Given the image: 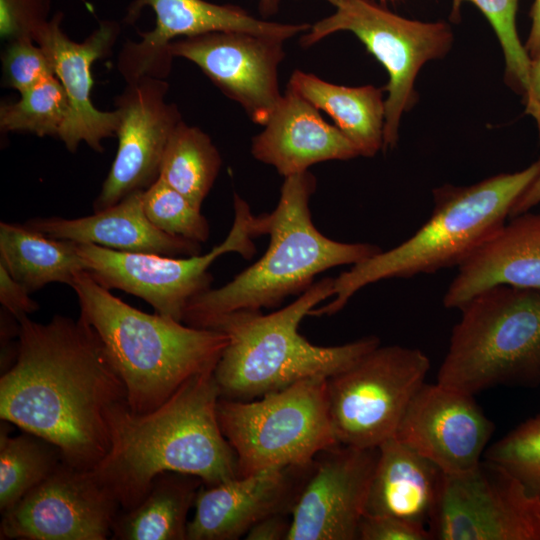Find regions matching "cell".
Returning <instances> with one entry per match:
<instances>
[{
  "label": "cell",
  "instance_id": "obj_19",
  "mask_svg": "<svg viewBox=\"0 0 540 540\" xmlns=\"http://www.w3.org/2000/svg\"><path fill=\"white\" fill-rule=\"evenodd\" d=\"M62 20L63 13H55L34 37L69 100V112L58 137L70 152H76L81 142L103 152L102 141L116 136L120 116L117 109L100 111L93 105L92 65L111 52L121 27L114 20H101L84 41L74 42L63 32Z\"/></svg>",
  "mask_w": 540,
  "mask_h": 540
},
{
  "label": "cell",
  "instance_id": "obj_5",
  "mask_svg": "<svg viewBox=\"0 0 540 540\" xmlns=\"http://www.w3.org/2000/svg\"><path fill=\"white\" fill-rule=\"evenodd\" d=\"M539 174L540 158L517 172L469 186L434 189L431 216L414 235L340 273L334 278L333 300L309 315L336 314L355 293L378 281L458 267L506 222L518 198Z\"/></svg>",
  "mask_w": 540,
  "mask_h": 540
},
{
  "label": "cell",
  "instance_id": "obj_13",
  "mask_svg": "<svg viewBox=\"0 0 540 540\" xmlns=\"http://www.w3.org/2000/svg\"><path fill=\"white\" fill-rule=\"evenodd\" d=\"M120 510L118 500L92 470L63 461L2 513L0 539L106 540Z\"/></svg>",
  "mask_w": 540,
  "mask_h": 540
},
{
  "label": "cell",
  "instance_id": "obj_41",
  "mask_svg": "<svg viewBox=\"0 0 540 540\" xmlns=\"http://www.w3.org/2000/svg\"><path fill=\"white\" fill-rule=\"evenodd\" d=\"M540 203V174L530 184V186L524 191V193L518 198L514 204L510 218L521 213L530 211L533 207Z\"/></svg>",
  "mask_w": 540,
  "mask_h": 540
},
{
  "label": "cell",
  "instance_id": "obj_26",
  "mask_svg": "<svg viewBox=\"0 0 540 540\" xmlns=\"http://www.w3.org/2000/svg\"><path fill=\"white\" fill-rule=\"evenodd\" d=\"M202 485L189 474L156 475L135 506L119 511L110 539L187 540L188 514Z\"/></svg>",
  "mask_w": 540,
  "mask_h": 540
},
{
  "label": "cell",
  "instance_id": "obj_38",
  "mask_svg": "<svg viewBox=\"0 0 540 540\" xmlns=\"http://www.w3.org/2000/svg\"><path fill=\"white\" fill-rule=\"evenodd\" d=\"M291 514L270 515L257 522L245 535L247 540H287Z\"/></svg>",
  "mask_w": 540,
  "mask_h": 540
},
{
  "label": "cell",
  "instance_id": "obj_42",
  "mask_svg": "<svg viewBox=\"0 0 540 540\" xmlns=\"http://www.w3.org/2000/svg\"><path fill=\"white\" fill-rule=\"evenodd\" d=\"M280 0H259V10L265 17L276 14L279 10Z\"/></svg>",
  "mask_w": 540,
  "mask_h": 540
},
{
  "label": "cell",
  "instance_id": "obj_36",
  "mask_svg": "<svg viewBox=\"0 0 540 540\" xmlns=\"http://www.w3.org/2000/svg\"><path fill=\"white\" fill-rule=\"evenodd\" d=\"M359 540H430L424 525L395 517L363 515L358 527Z\"/></svg>",
  "mask_w": 540,
  "mask_h": 540
},
{
  "label": "cell",
  "instance_id": "obj_34",
  "mask_svg": "<svg viewBox=\"0 0 540 540\" xmlns=\"http://www.w3.org/2000/svg\"><path fill=\"white\" fill-rule=\"evenodd\" d=\"M3 85L22 93L55 76L44 50L33 39L9 41L2 55Z\"/></svg>",
  "mask_w": 540,
  "mask_h": 540
},
{
  "label": "cell",
  "instance_id": "obj_6",
  "mask_svg": "<svg viewBox=\"0 0 540 540\" xmlns=\"http://www.w3.org/2000/svg\"><path fill=\"white\" fill-rule=\"evenodd\" d=\"M334 278L314 282L296 300L269 314L235 311L204 328L223 332L228 343L214 376L223 398L252 400L303 379L331 377L380 345L376 336L336 346H319L298 331L305 316L333 296Z\"/></svg>",
  "mask_w": 540,
  "mask_h": 540
},
{
  "label": "cell",
  "instance_id": "obj_3",
  "mask_svg": "<svg viewBox=\"0 0 540 540\" xmlns=\"http://www.w3.org/2000/svg\"><path fill=\"white\" fill-rule=\"evenodd\" d=\"M82 317L98 334L137 414L166 402L186 381L215 369L228 337L158 313L148 314L113 295L88 271L71 285Z\"/></svg>",
  "mask_w": 540,
  "mask_h": 540
},
{
  "label": "cell",
  "instance_id": "obj_4",
  "mask_svg": "<svg viewBox=\"0 0 540 540\" xmlns=\"http://www.w3.org/2000/svg\"><path fill=\"white\" fill-rule=\"evenodd\" d=\"M315 189L316 178L309 171L285 178L276 208L265 214L270 236L266 252L225 285L192 298L183 323L204 328L224 314L277 307L288 296L306 291L318 274L357 264L382 251L374 244L345 243L324 236L310 212Z\"/></svg>",
  "mask_w": 540,
  "mask_h": 540
},
{
  "label": "cell",
  "instance_id": "obj_39",
  "mask_svg": "<svg viewBox=\"0 0 540 540\" xmlns=\"http://www.w3.org/2000/svg\"><path fill=\"white\" fill-rule=\"evenodd\" d=\"M525 111L535 121L540 139V56L531 59L524 93Z\"/></svg>",
  "mask_w": 540,
  "mask_h": 540
},
{
  "label": "cell",
  "instance_id": "obj_16",
  "mask_svg": "<svg viewBox=\"0 0 540 540\" xmlns=\"http://www.w3.org/2000/svg\"><path fill=\"white\" fill-rule=\"evenodd\" d=\"M168 89L165 79L144 76L126 83L115 99L120 116L118 148L93 203L94 212L147 189L158 179L168 140L182 121L178 107L166 101Z\"/></svg>",
  "mask_w": 540,
  "mask_h": 540
},
{
  "label": "cell",
  "instance_id": "obj_2",
  "mask_svg": "<svg viewBox=\"0 0 540 540\" xmlns=\"http://www.w3.org/2000/svg\"><path fill=\"white\" fill-rule=\"evenodd\" d=\"M214 370L193 376L152 411L137 414L125 402L109 413L110 449L92 471L121 509L135 506L163 472L193 475L205 486L238 476L218 422Z\"/></svg>",
  "mask_w": 540,
  "mask_h": 540
},
{
  "label": "cell",
  "instance_id": "obj_17",
  "mask_svg": "<svg viewBox=\"0 0 540 540\" xmlns=\"http://www.w3.org/2000/svg\"><path fill=\"white\" fill-rule=\"evenodd\" d=\"M378 448L336 444L320 452L291 512L287 540H355Z\"/></svg>",
  "mask_w": 540,
  "mask_h": 540
},
{
  "label": "cell",
  "instance_id": "obj_8",
  "mask_svg": "<svg viewBox=\"0 0 540 540\" xmlns=\"http://www.w3.org/2000/svg\"><path fill=\"white\" fill-rule=\"evenodd\" d=\"M327 380L323 376L303 379L252 400L220 396L218 422L236 454L238 476L307 465L338 444Z\"/></svg>",
  "mask_w": 540,
  "mask_h": 540
},
{
  "label": "cell",
  "instance_id": "obj_43",
  "mask_svg": "<svg viewBox=\"0 0 540 540\" xmlns=\"http://www.w3.org/2000/svg\"><path fill=\"white\" fill-rule=\"evenodd\" d=\"M326 1L332 4L333 6L338 7L341 4H343L346 0H326Z\"/></svg>",
  "mask_w": 540,
  "mask_h": 540
},
{
  "label": "cell",
  "instance_id": "obj_1",
  "mask_svg": "<svg viewBox=\"0 0 540 540\" xmlns=\"http://www.w3.org/2000/svg\"><path fill=\"white\" fill-rule=\"evenodd\" d=\"M16 358L0 377V418L60 451L68 465L94 469L110 449L108 415L126 388L95 330L54 315L18 319Z\"/></svg>",
  "mask_w": 540,
  "mask_h": 540
},
{
  "label": "cell",
  "instance_id": "obj_24",
  "mask_svg": "<svg viewBox=\"0 0 540 540\" xmlns=\"http://www.w3.org/2000/svg\"><path fill=\"white\" fill-rule=\"evenodd\" d=\"M444 475L433 462L393 437L378 447L364 515L395 517L428 528Z\"/></svg>",
  "mask_w": 540,
  "mask_h": 540
},
{
  "label": "cell",
  "instance_id": "obj_15",
  "mask_svg": "<svg viewBox=\"0 0 540 540\" xmlns=\"http://www.w3.org/2000/svg\"><path fill=\"white\" fill-rule=\"evenodd\" d=\"M284 40L240 31H215L176 39L173 57L185 58L202 72L248 117L265 125L282 98L279 65Z\"/></svg>",
  "mask_w": 540,
  "mask_h": 540
},
{
  "label": "cell",
  "instance_id": "obj_27",
  "mask_svg": "<svg viewBox=\"0 0 540 540\" xmlns=\"http://www.w3.org/2000/svg\"><path fill=\"white\" fill-rule=\"evenodd\" d=\"M0 265L30 293L49 283L72 285L86 271L76 242L49 237L18 223H0Z\"/></svg>",
  "mask_w": 540,
  "mask_h": 540
},
{
  "label": "cell",
  "instance_id": "obj_35",
  "mask_svg": "<svg viewBox=\"0 0 540 540\" xmlns=\"http://www.w3.org/2000/svg\"><path fill=\"white\" fill-rule=\"evenodd\" d=\"M51 0H0V34L5 40L33 39L49 21Z\"/></svg>",
  "mask_w": 540,
  "mask_h": 540
},
{
  "label": "cell",
  "instance_id": "obj_11",
  "mask_svg": "<svg viewBox=\"0 0 540 540\" xmlns=\"http://www.w3.org/2000/svg\"><path fill=\"white\" fill-rule=\"evenodd\" d=\"M429 368V358L420 349L379 345L329 377V413L338 443L378 448L395 437Z\"/></svg>",
  "mask_w": 540,
  "mask_h": 540
},
{
  "label": "cell",
  "instance_id": "obj_33",
  "mask_svg": "<svg viewBox=\"0 0 540 540\" xmlns=\"http://www.w3.org/2000/svg\"><path fill=\"white\" fill-rule=\"evenodd\" d=\"M484 459L504 468L540 495V413L487 447Z\"/></svg>",
  "mask_w": 540,
  "mask_h": 540
},
{
  "label": "cell",
  "instance_id": "obj_10",
  "mask_svg": "<svg viewBox=\"0 0 540 540\" xmlns=\"http://www.w3.org/2000/svg\"><path fill=\"white\" fill-rule=\"evenodd\" d=\"M338 31L353 33L388 72L383 148L392 149L399 138L402 114L416 100V77L425 63L449 52L451 28L442 21L404 18L369 0H346L335 13L311 25L300 43L309 47Z\"/></svg>",
  "mask_w": 540,
  "mask_h": 540
},
{
  "label": "cell",
  "instance_id": "obj_12",
  "mask_svg": "<svg viewBox=\"0 0 540 540\" xmlns=\"http://www.w3.org/2000/svg\"><path fill=\"white\" fill-rule=\"evenodd\" d=\"M428 530L436 540H540V498L483 458L468 471L445 473Z\"/></svg>",
  "mask_w": 540,
  "mask_h": 540
},
{
  "label": "cell",
  "instance_id": "obj_30",
  "mask_svg": "<svg viewBox=\"0 0 540 540\" xmlns=\"http://www.w3.org/2000/svg\"><path fill=\"white\" fill-rule=\"evenodd\" d=\"M69 112V100L56 76L20 93L17 101L0 107L2 132H27L39 137L59 135Z\"/></svg>",
  "mask_w": 540,
  "mask_h": 540
},
{
  "label": "cell",
  "instance_id": "obj_18",
  "mask_svg": "<svg viewBox=\"0 0 540 540\" xmlns=\"http://www.w3.org/2000/svg\"><path fill=\"white\" fill-rule=\"evenodd\" d=\"M493 422L474 395L424 383L409 403L395 438L446 474L474 468L483 459Z\"/></svg>",
  "mask_w": 540,
  "mask_h": 540
},
{
  "label": "cell",
  "instance_id": "obj_40",
  "mask_svg": "<svg viewBox=\"0 0 540 540\" xmlns=\"http://www.w3.org/2000/svg\"><path fill=\"white\" fill-rule=\"evenodd\" d=\"M531 29L524 45L530 59L540 56V0H535L531 8Z\"/></svg>",
  "mask_w": 540,
  "mask_h": 540
},
{
  "label": "cell",
  "instance_id": "obj_32",
  "mask_svg": "<svg viewBox=\"0 0 540 540\" xmlns=\"http://www.w3.org/2000/svg\"><path fill=\"white\" fill-rule=\"evenodd\" d=\"M474 4L490 22L500 42L505 60V81L524 95L531 59L516 29L519 0H453L451 17L455 21L462 3Z\"/></svg>",
  "mask_w": 540,
  "mask_h": 540
},
{
  "label": "cell",
  "instance_id": "obj_25",
  "mask_svg": "<svg viewBox=\"0 0 540 540\" xmlns=\"http://www.w3.org/2000/svg\"><path fill=\"white\" fill-rule=\"evenodd\" d=\"M287 88L327 113L359 156L373 157L384 147L385 100L380 88L337 85L301 70L292 73Z\"/></svg>",
  "mask_w": 540,
  "mask_h": 540
},
{
  "label": "cell",
  "instance_id": "obj_37",
  "mask_svg": "<svg viewBox=\"0 0 540 540\" xmlns=\"http://www.w3.org/2000/svg\"><path fill=\"white\" fill-rule=\"evenodd\" d=\"M0 302L17 320L39 309L38 303L30 297V292L2 265H0Z\"/></svg>",
  "mask_w": 540,
  "mask_h": 540
},
{
  "label": "cell",
  "instance_id": "obj_22",
  "mask_svg": "<svg viewBox=\"0 0 540 540\" xmlns=\"http://www.w3.org/2000/svg\"><path fill=\"white\" fill-rule=\"evenodd\" d=\"M496 285L540 291V213L511 217L463 263L449 284L443 305L460 309Z\"/></svg>",
  "mask_w": 540,
  "mask_h": 540
},
{
  "label": "cell",
  "instance_id": "obj_29",
  "mask_svg": "<svg viewBox=\"0 0 540 540\" xmlns=\"http://www.w3.org/2000/svg\"><path fill=\"white\" fill-rule=\"evenodd\" d=\"M63 462L51 442L27 431L9 436L8 422L0 430V511L12 508L47 479Z\"/></svg>",
  "mask_w": 540,
  "mask_h": 540
},
{
  "label": "cell",
  "instance_id": "obj_31",
  "mask_svg": "<svg viewBox=\"0 0 540 540\" xmlns=\"http://www.w3.org/2000/svg\"><path fill=\"white\" fill-rule=\"evenodd\" d=\"M142 201L146 216L161 231L200 244L208 240L209 224L200 209L161 178L143 191Z\"/></svg>",
  "mask_w": 540,
  "mask_h": 540
},
{
  "label": "cell",
  "instance_id": "obj_7",
  "mask_svg": "<svg viewBox=\"0 0 540 540\" xmlns=\"http://www.w3.org/2000/svg\"><path fill=\"white\" fill-rule=\"evenodd\" d=\"M437 382L475 395L540 381V291L496 285L460 309Z\"/></svg>",
  "mask_w": 540,
  "mask_h": 540
},
{
  "label": "cell",
  "instance_id": "obj_14",
  "mask_svg": "<svg viewBox=\"0 0 540 540\" xmlns=\"http://www.w3.org/2000/svg\"><path fill=\"white\" fill-rule=\"evenodd\" d=\"M150 7L155 27L141 33L140 41L126 42L117 58V70L126 83L144 76L165 79L171 72L170 44L177 37H191L215 31H240L284 41L309 30L311 25L284 24L251 16L239 6L206 0H133L123 22L133 24L141 11Z\"/></svg>",
  "mask_w": 540,
  "mask_h": 540
},
{
  "label": "cell",
  "instance_id": "obj_44",
  "mask_svg": "<svg viewBox=\"0 0 540 540\" xmlns=\"http://www.w3.org/2000/svg\"><path fill=\"white\" fill-rule=\"evenodd\" d=\"M539 498H540V495H539Z\"/></svg>",
  "mask_w": 540,
  "mask_h": 540
},
{
  "label": "cell",
  "instance_id": "obj_23",
  "mask_svg": "<svg viewBox=\"0 0 540 540\" xmlns=\"http://www.w3.org/2000/svg\"><path fill=\"white\" fill-rule=\"evenodd\" d=\"M143 191H135L89 216L34 218L25 224L52 238L95 244L121 252L170 257L200 254V243L167 234L148 219L143 208Z\"/></svg>",
  "mask_w": 540,
  "mask_h": 540
},
{
  "label": "cell",
  "instance_id": "obj_21",
  "mask_svg": "<svg viewBox=\"0 0 540 540\" xmlns=\"http://www.w3.org/2000/svg\"><path fill=\"white\" fill-rule=\"evenodd\" d=\"M263 127L252 139L251 153L285 178L320 162L359 156L355 145L336 126L289 88Z\"/></svg>",
  "mask_w": 540,
  "mask_h": 540
},
{
  "label": "cell",
  "instance_id": "obj_20",
  "mask_svg": "<svg viewBox=\"0 0 540 540\" xmlns=\"http://www.w3.org/2000/svg\"><path fill=\"white\" fill-rule=\"evenodd\" d=\"M314 460L301 466L271 468L212 485H202L187 540H236L260 520L291 514Z\"/></svg>",
  "mask_w": 540,
  "mask_h": 540
},
{
  "label": "cell",
  "instance_id": "obj_28",
  "mask_svg": "<svg viewBox=\"0 0 540 540\" xmlns=\"http://www.w3.org/2000/svg\"><path fill=\"white\" fill-rule=\"evenodd\" d=\"M221 166V155L211 138L182 120L166 145L159 178L200 209Z\"/></svg>",
  "mask_w": 540,
  "mask_h": 540
},
{
  "label": "cell",
  "instance_id": "obj_9",
  "mask_svg": "<svg viewBox=\"0 0 540 540\" xmlns=\"http://www.w3.org/2000/svg\"><path fill=\"white\" fill-rule=\"evenodd\" d=\"M234 221L222 243L206 254L170 257L121 252L90 243H76L86 271L105 288L118 289L150 304L156 313L183 322L190 300L211 288L208 271L226 253L249 259L256 253L253 239L266 234L265 216L254 215L248 203L234 194Z\"/></svg>",
  "mask_w": 540,
  "mask_h": 540
}]
</instances>
